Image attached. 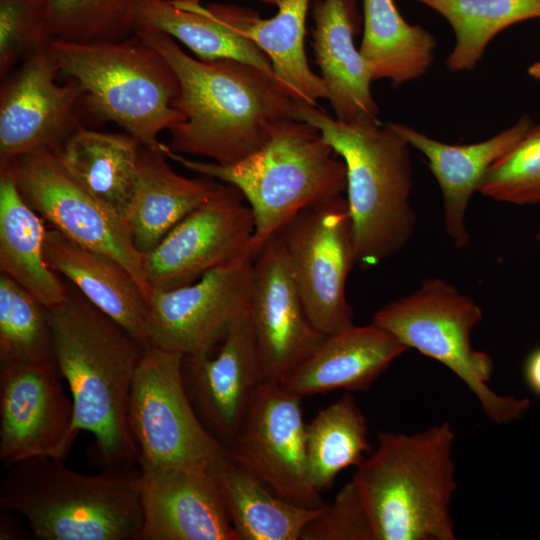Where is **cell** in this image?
<instances>
[{
    "label": "cell",
    "instance_id": "35",
    "mask_svg": "<svg viewBox=\"0 0 540 540\" xmlns=\"http://www.w3.org/2000/svg\"><path fill=\"white\" fill-rule=\"evenodd\" d=\"M479 192L499 202L540 204V123L490 167Z\"/></svg>",
    "mask_w": 540,
    "mask_h": 540
},
{
    "label": "cell",
    "instance_id": "5",
    "mask_svg": "<svg viewBox=\"0 0 540 540\" xmlns=\"http://www.w3.org/2000/svg\"><path fill=\"white\" fill-rule=\"evenodd\" d=\"M449 422L412 435L378 433L376 451L353 476L375 540H454L456 490Z\"/></svg>",
    "mask_w": 540,
    "mask_h": 540
},
{
    "label": "cell",
    "instance_id": "12",
    "mask_svg": "<svg viewBox=\"0 0 540 540\" xmlns=\"http://www.w3.org/2000/svg\"><path fill=\"white\" fill-rule=\"evenodd\" d=\"M254 256L251 250L205 272L196 282L152 290L148 346L184 355L212 352L248 307Z\"/></svg>",
    "mask_w": 540,
    "mask_h": 540
},
{
    "label": "cell",
    "instance_id": "9",
    "mask_svg": "<svg viewBox=\"0 0 540 540\" xmlns=\"http://www.w3.org/2000/svg\"><path fill=\"white\" fill-rule=\"evenodd\" d=\"M184 354L145 348L129 402V427L141 469L180 468L219 475L232 461L198 418L184 387Z\"/></svg>",
    "mask_w": 540,
    "mask_h": 540
},
{
    "label": "cell",
    "instance_id": "8",
    "mask_svg": "<svg viewBox=\"0 0 540 540\" xmlns=\"http://www.w3.org/2000/svg\"><path fill=\"white\" fill-rule=\"evenodd\" d=\"M482 318L481 307L456 286L441 278H427L414 292L378 309L371 322L408 349L449 368L475 395L492 422L507 424L521 418L530 401L501 396L489 387L493 359L471 344V333Z\"/></svg>",
    "mask_w": 540,
    "mask_h": 540
},
{
    "label": "cell",
    "instance_id": "2",
    "mask_svg": "<svg viewBox=\"0 0 540 540\" xmlns=\"http://www.w3.org/2000/svg\"><path fill=\"white\" fill-rule=\"evenodd\" d=\"M67 288L66 301L48 311L55 361L73 401V434L94 436L90 457L101 469L134 466L128 411L146 347L71 283Z\"/></svg>",
    "mask_w": 540,
    "mask_h": 540
},
{
    "label": "cell",
    "instance_id": "6",
    "mask_svg": "<svg viewBox=\"0 0 540 540\" xmlns=\"http://www.w3.org/2000/svg\"><path fill=\"white\" fill-rule=\"evenodd\" d=\"M165 156L185 169L240 191L254 218L250 247L255 257L296 214L346 192L344 161L317 128L293 119L259 150L228 165L194 160L170 151Z\"/></svg>",
    "mask_w": 540,
    "mask_h": 540
},
{
    "label": "cell",
    "instance_id": "4",
    "mask_svg": "<svg viewBox=\"0 0 540 540\" xmlns=\"http://www.w3.org/2000/svg\"><path fill=\"white\" fill-rule=\"evenodd\" d=\"M8 467L0 482V507L21 515L35 538L139 540L140 468H109L87 475L50 456Z\"/></svg>",
    "mask_w": 540,
    "mask_h": 540
},
{
    "label": "cell",
    "instance_id": "32",
    "mask_svg": "<svg viewBox=\"0 0 540 540\" xmlns=\"http://www.w3.org/2000/svg\"><path fill=\"white\" fill-rule=\"evenodd\" d=\"M441 14L455 44L446 59L449 71H472L490 41L516 23L540 18V0H414Z\"/></svg>",
    "mask_w": 540,
    "mask_h": 540
},
{
    "label": "cell",
    "instance_id": "11",
    "mask_svg": "<svg viewBox=\"0 0 540 540\" xmlns=\"http://www.w3.org/2000/svg\"><path fill=\"white\" fill-rule=\"evenodd\" d=\"M278 233L313 327L327 336L352 326L345 289L356 249L346 198L339 195L310 205Z\"/></svg>",
    "mask_w": 540,
    "mask_h": 540
},
{
    "label": "cell",
    "instance_id": "26",
    "mask_svg": "<svg viewBox=\"0 0 540 540\" xmlns=\"http://www.w3.org/2000/svg\"><path fill=\"white\" fill-rule=\"evenodd\" d=\"M43 218L21 196L12 175L0 170V270L48 310L68 297L67 283L47 264Z\"/></svg>",
    "mask_w": 540,
    "mask_h": 540
},
{
    "label": "cell",
    "instance_id": "33",
    "mask_svg": "<svg viewBox=\"0 0 540 540\" xmlns=\"http://www.w3.org/2000/svg\"><path fill=\"white\" fill-rule=\"evenodd\" d=\"M48 309L24 287L0 275V365L53 361Z\"/></svg>",
    "mask_w": 540,
    "mask_h": 540
},
{
    "label": "cell",
    "instance_id": "30",
    "mask_svg": "<svg viewBox=\"0 0 540 540\" xmlns=\"http://www.w3.org/2000/svg\"><path fill=\"white\" fill-rule=\"evenodd\" d=\"M218 479L238 540H300L305 526L326 505L308 508L293 504L233 460Z\"/></svg>",
    "mask_w": 540,
    "mask_h": 540
},
{
    "label": "cell",
    "instance_id": "10",
    "mask_svg": "<svg viewBox=\"0 0 540 540\" xmlns=\"http://www.w3.org/2000/svg\"><path fill=\"white\" fill-rule=\"evenodd\" d=\"M58 148L29 153L0 166V170L12 175L23 199L50 227L120 262L148 301L152 290L143 254L135 247L125 218L80 184L64 165Z\"/></svg>",
    "mask_w": 540,
    "mask_h": 540
},
{
    "label": "cell",
    "instance_id": "13",
    "mask_svg": "<svg viewBox=\"0 0 540 540\" xmlns=\"http://www.w3.org/2000/svg\"><path fill=\"white\" fill-rule=\"evenodd\" d=\"M302 398L279 382L263 381L229 452L278 496L318 508L325 504L309 477Z\"/></svg>",
    "mask_w": 540,
    "mask_h": 540
},
{
    "label": "cell",
    "instance_id": "1",
    "mask_svg": "<svg viewBox=\"0 0 540 540\" xmlns=\"http://www.w3.org/2000/svg\"><path fill=\"white\" fill-rule=\"evenodd\" d=\"M135 34L167 60L179 82L173 107L185 120L169 129L170 151L233 164L297 118L298 101L263 70L234 59H194L152 28L138 26Z\"/></svg>",
    "mask_w": 540,
    "mask_h": 540
},
{
    "label": "cell",
    "instance_id": "18",
    "mask_svg": "<svg viewBox=\"0 0 540 540\" xmlns=\"http://www.w3.org/2000/svg\"><path fill=\"white\" fill-rule=\"evenodd\" d=\"M184 355L187 396L203 426L229 449L263 382L248 307L229 327L219 350Z\"/></svg>",
    "mask_w": 540,
    "mask_h": 540
},
{
    "label": "cell",
    "instance_id": "23",
    "mask_svg": "<svg viewBox=\"0 0 540 540\" xmlns=\"http://www.w3.org/2000/svg\"><path fill=\"white\" fill-rule=\"evenodd\" d=\"M49 267L62 275L99 310L148 347V301L131 273L115 258L84 247L49 227L44 239Z\"/></svg>",
    "mask_w": 540,
    "mask_h": 540
},
{
    "label": "cell",
    "instance_id": "34",
    "mask_svg": "<svg viewBox=\"0 0 540 540\" xmlns=\"http://www.w3.org/2000/svg\"><path fill=\"white\" fill-rule=\"evenodd\" d=\"M140 0H47L50 40L87 44L135 34Z\"/></svg>",
    "mask_w": 540,
    "mask_h": 540
},
{
    "label": "cell",
    "instance_id": "19",
    "mask_svg": "<svg viewBox=\"0 0 540 540\" xmlns=\"http://www.w3.org/2000/svg\"><path fill=\"white\" fill-rule=\"evenodd\" d=\"M139 540H238L218 475L180 468L141 469Z\"/></svg>",
    "mask_w": 540,
    "mask_h": 540
},
{
    "label": "cell",
    "instance_id": "15",
    "mask_svg": "<svg viewBox=\"0 0 540 540\" xmlns=\"http://www.w3.org/2000/svg\"><path fill=\"white\" fill-rule=\"evenodd\" d=\"M55 360L0 365V460H65L75 440L74 406Z\"/></svg>",
    "mask_w": 540,
    "mask_h": 540
},
{
    "label": "cell",
    "instance_id": "16",
    "mask_svg": "<svg viewBox=\"0 0 540 540\" xmlns=\"http://www.w3.org/2000/svg\"><path fill=\"white\" fill-rule=\"evenodd\" d=\"M58 74L48 44L1 79L0 166L59 147L80 127L76 106L84 91L75 79L59 84Z\"/></svg>",
    "mask_w": 540,
    "mask_h": 540
},
{
    "label": "cell",
    "instance_id": "42",
    "mask_svg": "<svg viewBox=\"0 0 540 540\" xmlns=\"http://www.w3.org/2000/svg\"><path fill=\"white\" fill-rule=\"evenodd\" d=\"M536 239H537V241H538L539 244H540V227H539V229H538V231H537Z\"/></svg>",
    "mask_w": 540,
    "mask_h": 540
},
{
    "label": "cell",
    "instance_id": "36",
    "mask_svg": "<svg viewBox=\"0 0 540 540\" xmlns=\"http://www.w3.org/2000/svg\"><path fill=\"white\" fill-rule=\"evenodd\" d=\"M47 0H0V78L47 46Z\"/></svg>",
    "mask_w": 540,
    "mask_h": 540
},
{
    "label": "cell",
    "instance_id": "17",
    "mask_svg": "<svg viewBox=\"0 0 540 540\" xmlns=\"http://www.w3.org/2000/svg\"><path fill=\"white\" fill-rule=\"evenodd\" d=\"M248 314L263 381L281 383L325 337L306 315L279 233L254 257Z\"/></svg>",
    "mask_w": 540,
    "mask_h": 540
},
{
    "label": "cell",
    "instance_id": "24",
    "mask_svg": "<svg viewBox=\"0 0 540 540\" xmlns=\"http://www.w3.org/2000/svg\"><path fill=\"white\" fill-rule=\"evenodd\" d=\"M309 4L310 0H286L269 19L234 6L208 4L206 8L266 54L275 79L295 100L317 106L319 99H328V92L321 76L310 69L305 54Z\"/></svg>",
    "mask_w": 540,
    "mask_h": 540
},
{
    "label": "cell",
    "instance_id": "25",
    "mask_svg": "<svg viewBox=\"0 0 540 540\" xmlns=\"http://www.w3.org/2000/svg\"><path fill=\"white\" fill-rule=\"evenodd\" d=\"M162 149L141 146L135 189L124 218L141 254L152 250L184 217L208 200L219 181L183 177Z\"/></svg>",
    "mask_w": 540,
    "mask_h": 540
},
{
    "label": "cell",
    "instance_id": "37",
    "mask_svg": "<svg viewBox=\"0 0 540 540\" xmlns=\"http://www.w3.org/2000/svg\"><path fill=\"white\" fill-rule=\"evenodd\" d=\"M300 540H375L369 515L353 479L305 526Z\"/></svg>",
    "mask_w": 540,
    "mask_h": 540
},
{
    "label": "cell",
    "instance_id": "39",
    "mask_svg": "<svg viewBox=\"0 0 540 540\" xmlns=\"http://www.w3.org/2000/svg\"><path fill=\"white\" fill-rule=\"evenodd\" d=\"M23 533L19 526L15 524L7 514L2 515L0 519V539H22Z\"/></svg>",
    "mask_w": 540,
    "mask_h": 540
},
{
    "label": "cell",
    "instance_id": "29",
    "mask_svg": "<svg viewBox=\"0 0 540 540\" xmlns=\"http://www.w3.org/2000/svg\"><path fill=\"white\" fill-rule=\"evenodd\" d=\"M138 26L170 35L202 61L234 59L274 76L266 54L212 15L199 0H140L136 28Z\"/></svg>",
    "mask_w": 540,
    "mask_h": 540
},
{
    "label": "cell",
    "instance_id": "38",
    "mask_svg": "<svg viewBox=\"0 0 540 540\" xmlns=\"http://www.w3.org/2000/svg\"><path fill=\"white\" fill-rule=\"evenodd\" d=\"M523 375L529 389L540 397V345L525 358Z\"/></svg>",
    "mask_w": 540,
    "mask_h": 540
},
{
    "label": "cell",
    "instance_id": "27",
    "mask_svg": "<svg viewBox=\"0 0 540 540\" xmlns=\"http://www.w3.org/2000/svg\"><path fill=\"white\" fill-rule=\"evenodd\" d=\"M141 146L129 134L80 126L58 151L80 184L124 217L136 185Z\"/></svg>",
    "mask_w": 540,
    "mask_h": 540
},
{
    "label": "cell",
    "instance_id": "3",
    "mask_svg": "<svg viewBox=\"0 0 540 540\" xmlns=\"http://www.w3.org/2000/svg\"><path fill=\"white\" fill-rule=\"evenodd\" d=\"M295 115L319 130L346 166L347 204L356 264L375 266L400 252L417 223L410 145L389 123H343L318 105L297 102Z\"/></svg>",
    "mask_w": 540,
    "mask_h": 540
},
{
    "label": "cell",
    "instance_id": "20",
    "mask_svg": "<svg viewBox=\"0 0 540 540\" xmlns=\"http://www.w3.org/2000/svg\"><path fill=\"white\" fill-rule=\"evenodd\" d=\"M404 140L422 153L440 186L443 196L445 232L457 248L469 244L466 211L475 192H479L490 167L508 153L529 131L533 123L523 116L497 135L473 144H447L411 126L390 122Z\"/></svg>",
    "mask_w": 540,
    "mask_h": 540
},
{
    "label": "cell",
    "instance_id": "40",
    "mask_svg": "<svg viewBox=\"0 0 540 540\" xmlns=\"http://www.w3.org/2000/svg\"><path fill=\"white\" fill-rule=\"evenodd\" d=\"M528 74L535 79L540 80V61L534 62L528 67Z\"/></svg>",
    "mask_w": 540,
    "mask_h": 540
},
{
    "label": "cell",
    "instance_id": "41",
    "mask_svg": "<svg viewBox=\"0 0 540 540\" xmlns=\"http://www.w3.org/2000/svg\"><path fill=\"white\" fill-rule=\"evenodd\" d=\"M260 1L271 4V5H275L278 7L280 4H282L286 0H260Z\"/></svg>",
    "mask_w": 540,
    "mask_h": 540
},
{
    "label": "cell",
    "instance_id": "28",
    "mask_svg": "<svg viewBox=\"0 0 540 540\" xmlns=\"http://www.w3.org/2000/svg\"><path fill=\"white\" fill-rule=\"evenodd\" d=\"M360 53L372 79H387L397 88L424 76L435 59V37L420 25H410L394 0H363Z\"/></svg>",
    "mask_w": 540,
    "mask_h": 540
},
{
    "label": "cell",
    "instance_id": "22",
    "mask_svg": "<svg viewBox=\"0 0 540 540\" xmlns=\"http://www.w3.org/2000/svg\"><path fill=\"white\" fill-rule=\"evenodd\" d=\"M408 348L371 322L327 335L280 384L301 397L364 391Z\"/></svg>",
    "mask_w": 540,
    "mask_h": 540
},
{
    "label": "cell",
    "instance_id": "14",
    "mask_svg": "<svg viewBox=\"0 0 540 540\" xmlns=\"http://www.w3.org/2000/svg\"><path fill=\"white\" fill-rule=\"evenodd\" d=\"M254 218L235 187L220 183L211 197L176 224L149 252L143 267L151 290L184 286L251 250Z\"/></svg>",
    "mask_w": 540,
    "mask_h": 540
},
{
    "label": "cell",
    "instance_id": "21",
    "mask_svg": "<svg viewBox=\"0 0 540 540\" xmlns=\"http://www.w3.org/2000/svg\"><path fill=\"white\" fill-rule=\"evenodd\" d=\"M313 50L335 118L343 123L378 120L368 65L354 43L361 16L357 0H315Z\"/></svg>",
    "mask_w": 540,
    "mask_h": 540
},
{
    "label": "cell",
    "instance_id": "31",
    "mask_svg": "<svg viewBox=\"0 0 540 540\" xmlns=\"http://www.w3.org/2000/svg\"><path fill=\"white\" fill-rule=\"evenodd\" d=\"M370 450L366 418L350 393L306 424L309 477L320 493L330 489L342 470L360 465Z\"/></svg>",
    "mask_w": 540,
    "mask_h": 540
},
{
    "label": "cell",
    "instance_id": "7",
    "mask_svg": "<svg viewBox=\"0 0 540 540\" xmlns=\"http://www.w3.org/2000/svg\"><path fill=\"white\" fill-rule=\"evenodd\" d=\"M49 49L59 73L81 85L90 110L143 146L162 149L159 134L185 120L173 107L179 93L174 70L136 34L87 44L52 39Z\"/></svg>",
    "mask_w": 540,
    "mask_h": 540
}]
</instances>
